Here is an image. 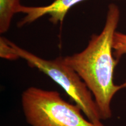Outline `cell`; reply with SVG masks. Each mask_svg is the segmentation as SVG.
Masks as SVG:
<instances>
[{
    "label": "cell",
    "mask_w": 126,
    "mask_h": 126,
    "mask_svg": "<svg viewBox=\"0 0 126 126\" xmlns=\"http://www.w3.org/2000/svg\"><path fill=\"white\" fill-rule=\"evenodd\" d=\"M120 18L116 4L108 6L105 25L99 34H93L84 50L64 57L92 93L101 119L111 117V102L116 92L126 88V81L117 85L113 82L114 69L119 60L113 56V40Z\"/></svg>",
    "instance_id": "6da1fadb"
},
{
    "label": "cell",
    "mask_w": 126,
    "mask_h": 126,
    "mask_svg": "<svg viewBox=\"0 0 126 126\" xmlns=\"http://www.w3.org/2000/svg\"><path fill=\"white\" fill-rule=\"evenodd\" d=\"M21 102L32 126H105L85 119L78 105L66 102L57 91L30 87L22 94Z\"/></svg>",
    "instance_id": "7a4b0ae2"
},
{
    "label": "cell",
    "mask_w": 126,
    "mask_h": 126,
    "mask_svg": "<svg viewBox=\"0 0 126 126\" xmlns=\"http://www.w3.org/2000/svg\"><path fill=\"white\" fill-rule=\"evenodd\" d=\"M11 43L19 58L25 60L30 67L37 68L59 85L81 108L88 120L94 123L100 122L101 117L92 93L77 72L65 63L64 57L53 60L44 59L13 42Z\"/></svg>",
    "instance_id": "3957f363"
},
{
    "label": "cell",
    "mask_w": 126,
    "mask_h": 126,
    "mask_svg": "<svg viewBox=\"0 0 126 126\" xmlns=\"http://www.w3.org/2000/svg\"><path fill=\"white\" fill-rule=\"evenodd\" d=\"M85 0H55L48 5L40 7H27L20 5L19 13L25 14L18 23L19 28L30 24L45 15L50 16L49 21L54 25L62 24L69 10L72 7Z\"/></svg>",
    "instance_id": "277c9868"
},
{
    "label": "cell",
    "mask_w": 126,
    "mask_h": 126,
    "mask_svg": "<svg viewBox=\"0 0 126 126\" xmlns=\"http://www.w3.org/2000/svg\"><path fill=\"white\" fill-rule=\"evenodd\" d=\"M20 0H0V33H6L10 28L14 15L19 13Z\"/></svg>",
    "instance_id": "5b68a950"
},
{
    "label": "cell",
    "mask_w": 126,
    "mask_h": 126,
    "mask_svg": "<svg viewBox=\"0 0 126 126\" xmlns=\"http://www.w3.org/2000/svg\"><path fill=\"white\" fill-rule=\"evenodd\" d=\"M113 56L119 60L123 55L126 54V34L116 32L113 40Z\"/></svg>",
    "instance_id": "8992f818"
},
{
    "label": "cell",
    "mask_w": 126,
    "mask_h": 126,
    "mask_svg": "<svg viewBox=\"0 0 126 126\" xmlns=\"http://www.w3.org/2000/svg\"><path fill=\"white\" fill-rule=\"evenodd\" d=\"M0 57L11 61L19 59L16 51L11 45V41L4 37H0Z\"/></svg>",
    "instance_id": "52a82bcc"
}]
</instances>
